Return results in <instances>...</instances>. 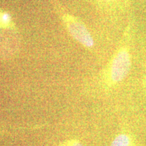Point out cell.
Returning <instances> with one entry per match:
<instances>
[{
  "instance_id": "cell-5",
  "label": "cell",
  "mask_w": 146,
  "mask_h": 146,
  "mask_svg": "<svg viewBox=\"0 0 146 146\" xmlns=\"http://www.w3.org/2000/svg\"><path fill=\"white\" fill-rule=\"evenodd\" d=\"M143 83L144 88H145V93H146V68L145 69V71H144V74L143 76Z\"/></svg>"
},
{
  "instance_id": "cell-1",
  "label": "cell",
  "mask_w": 146,
  "mask_h": 146,
  "mask_svg": "<svg viewBox=\"0 0 146 146\" xmlns=\"http://www.w3.org/2000/svg\"><path fill=\"white\" fill-rule=\"evenodd\" d=\"M63 21L68 32L78 43L88 49L94 47V40L86 25L74 16L65 14Z\"/></svg>"
},
{
  "instance_id": "cell-4",
  "label": "cell",
  "mask_w": 146,
  "mask_h": 146,
  "mask_svg": "<svg viewBox=\"0 0 146 146\" xmlns=\"http://www.w3.org/2000/svg\"><path fill=\"white\" fill-rule=\"evenodd\" d=\"M62 146H84L81 142L76 141V140H72V141H69L66 142L64 143Z\"/></svg>"
},
{
  "instance_id": "cell-2",
  "label": "cell",
  "mask_w": 146,
  "mask_h": 146,
  "mask_svg": "<svg viewBox=\"0 0 146 146\" xmlns=\"http://www.w3.org/2000/svg\"><path fill=\"white\" fill-rule=\"evenodd\" d=\"M104 7L117 10H125L129 6L131 0H96Z\"/></svg>"
},
{
  "instance_id": "cell-3",
  "label": "cell",
  "mask_w": 146,
  "mask_h": 146,
  "mask_svg": "<svg viewBox=\"0 0 146 146\" xmlns=\"http://www.w3.org/2000/svg\"><path fill=\"white\" fill-rule=\"evenodd\" d=\"M131 139L130 137L125 133L118 135L113 140L111 146H131Z\"/></svg>"
}]
</instances>
